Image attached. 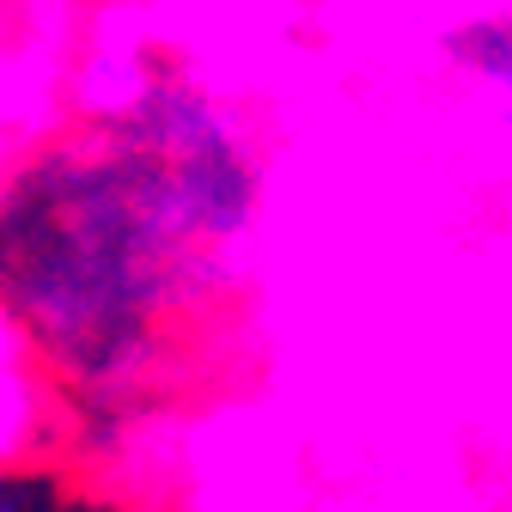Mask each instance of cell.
Here are the masks:
<instances>
[{
    "label": "cell",
    "mask_w": 512,
    "mask_h": 512,
    "mask_svg": "<svg viewBox=\"0 0 512 512\" xmlns=\"http://www.w3.org/2000/svg\"><path fill=\"white\" fill-rule=\"evenodd\" d=\"M0 512H19V500H13V488H7V476H0Z\"/></svg>",
    "instance_id": "obj_2"
},
{
    "label": "cell",
    "mask_w": 512,
    "mask_h": 512,
    "mask_svg": "<svg viewBox=\"0 0 512 512\" xmlns=\"http://www.w3.org/2000/svg\"><path fill=\"white\" fill-rule=\"evenodd\" d=\"M452 61H458L470 80H482L488 92H500L512 104V0H506V7H494V13L464 19L452 31Z\"/></svg>",
    "instance_id": "obj_1"
}]
</instances>
